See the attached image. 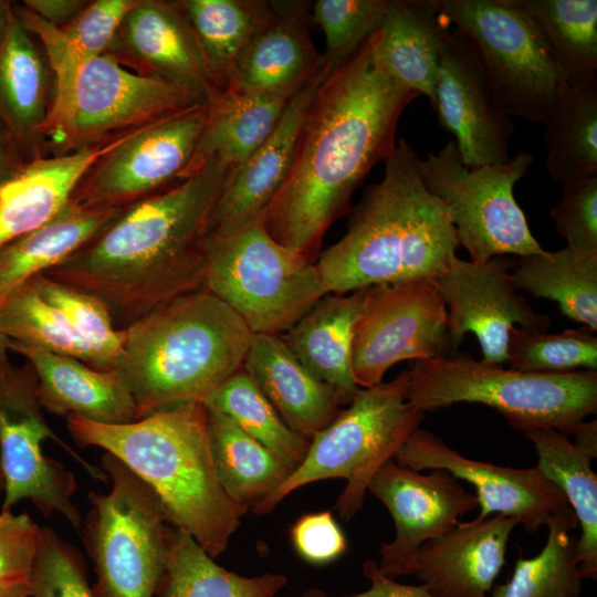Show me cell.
<instances>
[{
    "label": "cell",
    "instance_id": "obj_1",
    "mask_svg": "<svg viewBox=\"0 0 597 597\" xmlns=\"http://www.w3.org/2000/svg\"><path fill=\"white\" fill-rule=\"evenodd\" d=\"M370 38L320 86L293 166L260 217L275 241L315 263L327 229L395 150L400 115L419 96L374 62Z\"/></svg>",
    "mask_w": 597,
    "mask_h": 597
},
{
    "label": "cell",
    "instance_id": "obj_2",
    "mask_svg": "<svg viewBox=\"0 0 597 597\" xmlns=\"http://www.w3.org/2000/svg\"><path fill=\"white\" fill-rule=\"evenodd\" d=\"M230 169L211 158L184 181L123 208L94 239L43 274L98 297L118 329L203 290L209 224Z\"/></svg>",
    "mask_w": 597,
    "mask_h": 597
},
{
    "label": "cell",
    "instance_id": "obj_3",
    "mask_svg": "<svg viewBox=\"0 0 597 597\" xmlns=\"http://www.w3.org/2000/svg\"><path fill=\"white\" fill-rule=\"evenodd\" d=\"M420 165L410 144L398 139L384 178L366 190L345 235L316 260L327 293L432 281L455 255L454 227L425 187Z\"/></svg>",
    "mask_w": 597,
    "mask_h": 597
},
{
    "label": "cell",
    "instance_id": "obj_4",
    "mask_svg": "<svg viewBox=\"0 0 597 597\" xmlns=\"http://www.w3.org/2000/svg\"><path fill=\"white\" fill-rule=\"evenodd\" d=\"M81 447L118 458L159 496L169 523L187 532L212 558L220 556L249 507L234 502L217 476L207 408L185 402L124 425L65 417Z\"/></svg>",
    "mask_w": 597,
    "mask_h": 597
},
{
    "label": "cell",
    "instance_id": "obj_5",
    "mask_svg": "<svg viewBox=\"0 0 597 597\" xmlns=\"http://www.w3.org/2000/svg\"><path fill=\"white\" fill-rule=\"evenodd\" d=\"M123 331L114 371L132 395L137 419L203 400L242 368L252 333L207 290L176 297Z\"/></svg>",
    "mask_w": 597,
    "mask_h": 597
},
{
    "label": "cell",
    "instance_id": "obj_6",
    "mask_svg": "<svg viewBox=\"0 0 597 597\" xmlns=\"http://www.w3.org/2000/svg\"><path fill=\"white\" fill-rule=\"evenodd\" d=\"M407 400L423 412L458 402L482 404L517 431L552 428L569 436L597 412V370L526 373L455 354L416 360Z\"/></svg>",
    "mask_w": 597,
    "mask_h": 597
},
{
    "label": "cell",
    "instance_id": "obj_7",
    "mask_svg": "<svg viewBox=\"0 0 597 597\" xmlns=\"http://www.w3.org/2000/svg\"><path fill=\"white\" fill-rule=\"evenodd\" d=\"M43 153L61 156L107 144L208 102L167 80L143 75L107 53L53 72Z\"/></svg>",
    "mask_w": 597,
    "mask_h": 597
},
{
    "label": "cell",
    "instance_id": "obj_8",
    "mask_svg": "<svg viewBox=\"0 0 597 597\" xmlns=\"http://www.w3.org/2000/svg\"><path fill=\"white\" fill-rule=\"evenodd\" d=\"M409 370L369 388H359L336 418L311 440L304 460L272 493L252 506L256 515L271 512L292 492L326 479H344L346 486L334 510L349 521L363 507L377 470L395 458L426 417L407 400Z\"/></svg>",
    "mask_w": 597,
    "mask_h": 597
},
{
    "label": "cell",
    "instance_id": "obj_9",
    "mask_svg": "<svg viewBox=\"0 0 597 597\" xmlns=\"http://www.w3.org/2000/svg\"><path fill=\"white\" fill-rule=\"evenodd\" d=\"M101 469L111 489L88 493L83 543L93 564L95 597H155L169 555V523L156 492L118 458L105 452Z\"/></svg>",
    "mask_w": 597,
    "mask_h": 597
},
{
    "label": "cell",
    "instance_id": "obj_10",
    "mask_svg": "<svg viewBox=\"0 0 597 597\" xmlns=\"http://www.w3.org/2000/svg\"><path fill=\"white\" fill-rule=\"evenodd\" d=\"M205 290L252 334L285 333L327 293L316 263L280 244L258 219L235 233L208 237Z\"/></svg>",
    "mask_w": 597,
    "mask_h": 597
},
{
    "label": "cell",
    "instance_id": "obj_11",
    "mask_svg": "<svg viewBox=\"0 0 597 597\" xmlns=\"http://www.w3.org/2000/svg\"><path fill=\"white\" fill-rule=\"evenodd\" d=\"M475 55L510 117L544 123L567 85L536 24L515 0H434Z\"/></svg>",
    "mask_w": 597,
    "mask_h": 597
},
{
    "label": "cell",
    "instance_id": "obj_12",
    "mask_svg": "<svg viewBox=\"0 0 597 597\" xmlns=\"http://www.w3.org/2000/svg\"><path fill=\"white\" fill-rule=\"evenodd\" d=\"M533 161L531 154L519 151L505 163L469 168L453 139L421 160L422 182L444 203L458 243L469 252L470 261L544 251L514 197V186Z\"/></svg>",
    "mask_w": 597,
    "mask_h": 597
},
{
    "label": "cell",
    "instance_id": "obj_13",
    "mask_svg": "<svg viewBox=\"0 0 597 597\" xmlns=\"http://www.w3.org/2000/svg\"><path fill=\"white\" fill-rule=\"evenodd\" d=\"M52 439L87 473L105 483L106 473L92 465L48 426L38 396V378L30 363L0 366V469L3 475L1 511H11L30 500L44 515L61 514L80 532L83 519L72 496L77 483L61 462L42 453V442Z\"/></svg>",
    "mask_w": 597,
    "mask_h": 597
},
{
    "label": "cell",
    "instance_id": "obj_14",
    "mask_svg": "<svg viewBox=\"0 0 597 597\" xmlns=\"http://www.w3.org/2000/svg\"><path fill=\"white\" fill-rule=\"evenodd\" d=\"M451 356L447 308L431 281L365 289L352 367L359 388L383 383L397 363Z\"/></svg>",
    "mask_w": 597,
    "mask_h": 597
},
{
    "label": "cell",
    "instance_id": "obj_15",
    "mask_svg": "<svg viewBox=\"0 0 597 597\" xmlns=\"http://www.w3.org/2000/svg\"><path fill=\"white\" fill-rule=\"evenodd\" d=\"M209 114L200 104L145 127L97 159L71 197L123 209L181 182Z\"/></svg>",
    "mask_w": 597,
    "mask_h": 597
},
{
    "label": "cell",
    "instance_id": "obj_16",
    "mask_svg": "<svg viewBox=\"0 0 597 597\" xmlns=\"http://www.w3.org/2000/svg\"><path fill=\"white\" fill-rule=\"evenodd\" d=\"M514 266L504 256L472 262L453 255L431 281L447 308L451 356L458 354L464 335L472 333L481 347V360L502 366L514 324L540 332L549 327V317L534 311L517 292L510 272Z\"/></svg>",
    "mask_w": 597,
    "mask_h": 597
},
{
    "label": "cell",
    "instance_id": "obj_17",
    "mask_svg": "<svg viewBox=\"0 0 597 597\" xmlns=\"http://www.w3.org/2000/svg\"><path fill=\"white\" fill-rule=\"evenodd\" d=\"M394 460L415 471L446 470L475 490L480 514L514 519L528 533L548 525L554 519L574 513L565 494L542 471L516 469L463 457L434 433L416 429Z\"/></svg>",
    "mask_w": 597,
    "mask_h": 597
},
{
    "label": "cell",
    "instance_id": "obj_18",
    "mask_svg": "<svg viewBox=\"0 0 597 597\" xmlns=\"http://www.w3.org/2000/svg\"><path fill=\"white\" fill-rule=\"evenodd\" d=\"M367 491L387 507L395 523V537L380 546L378 563L379 570L394 579L412 575L420 547L451 531L460 516L479 507L475 494L450 472L436 469L421 474L394 459L377 470Z\"/></svg>",
    "mask_w": 597,
    "mask_h": 597
},
{
    "label": "cell",
    "instance_id": "obj_19",
    "mask_svg": "<svg viewBox=\"0 0 597 597\" xmlns=\"http://www.w3.org/2000/svg\"><path fill=\"white\" fill-rule=\"evenodd\" d=\"M439 123L454 137L463 164L474 168L511 158L514 125L464 40L443 34L434 103Z\"/></svg>",
    "mask_w": 597,
    "mask_h": 597
},
{
    "label": "cell",
    "instance_id": "obj_20",
    "mask_svg": "<svg viewBox=\"0 0 597 597\" xmlns=\"http://www.w3.org/2000/svg\"><path fill=\"white\" fill-rule=\"evenodd\" d=\"M105 53L135 73L188 87L208 103L222 94L180 0H137Z\"/></svg>",
    "mask_w": 597,
    "mask_h": 597
},
{
    "label": "cell",
    "instance_id": "obj_21",
    "mask_svg": "<svg viewBox=\"0 0 597 597\" xmlns=\"http://www.w3.org/2000/svg\"><path fill=\"white\" fill-rule=\"evenodd\" d=\"M333 69L326 62L291 98L272 134L230 169L213 209L208 237H226L260 219L295 159L306 114Z\"/></svg>",
    "mask_w": 597,
    "mask_h": 597
},
{
    "label": "cell",
    "instance_id": "obj_22",
    "mask_svg": "<svg viewBox=\"0 0 597 597\" xmlns=\"http://www.w3.org/2000/svg\"><path fill=\"white\" fill-rule=\"evenodd\" d=\"M516 525L504 515L459 521L420 547L412 575L433 597H488L505 564L507 542Z\"/></svg>",
    "mask_w": 597,
    "mask_h": 597
},
{
    "label": "cell",
    "instance_id": "obj_23",
    "mask_svg": "<svg viewBox=\"0 0 597 597\" xmlns=\"http://www.w3.org/2000/svg\"><path fill=\"white\" fill-rule=\"evenodd\" d=\"M53 88L43 48L14 12L0 50V127L25 163L44 156L42 128Z\"/></svg>",
    "mask_w": 597,
    "mask_h": 597
},
{
    "label": "cell",
    "instance_id": "obj_24",
    "mask_svg": "<svg viewBox=\"0 0 597 597\" xmlns=\"http://www.w3.org/2000/svg\"><path fill=\"white\" fill-rule=\"evenodd\" d=\"M8 347L33 367L43 410L61 417L75 415L104 425L137 420L135 401L114 370H98L74 357L11 339Z\"/></svg>",
    "mask_w": 597,
    "mask_h": 597
},
{
    "label": "cell",
    "instance_id": "obj_25",
    "mask_svg": "<svg viewBox=\"0 0 597 597\" xmlns=\"http://www.w3.org/2000/svg\"><path fill=\"white\" fill-rule=\"evenodd\" d=\"M273 7V18L240 53L226 90L296 92L326 63L311 41L303 6Z\"/></svg>",
    "mask_w": 597,
    "mask_h": 597
},
{
    "label": "cell",
    "instance_id": "obj_26",
    "mask_svg": "<svg viewBox=\"0 0 597 597\" xmlns=\"http://www.w3.org/2000/svg\"><path fill=\"white\" fill-rule=\"evenodd\" d=\"M242 368L283 421L308 440L342 410L334 389L315 378L294 357L281 335L253 334Z\"/></svg>",
    "mask_w": 597,
    "mask_h": 597
},
{
    "label": "cell",
    "instance_id": "obj_27",
    "mask_svg": "<svg viewBox=\"0 0 597 597\" xmlns=\"http://www.w3.org/2000/svg\"><path fill=\"white\" fill-rule=\"evenodd\" d=\"M142 129L104 145L28 161L0 190V249L50 220L97 159Z\"/></svg>",
    "mask_w": 597,
    "mask_h": 597
},
{
    "label": "cell",
    "instance_id": "obj_28",
    "mask_svg": "<svg viewBox=\"0 0 597 597\" xmlns=\"http://www.w3.org/2000/svg\"><path fill=\"white\" fill-rule=\"evenodd\" d=\"M449 25L434 0H389L384 22L370 38L373 60L398 85L426 96L432 106Z\"/></svg>",
    "mask_w": 597,
    "mask_h": 597
},
{
    "label": "cell",
    "instance_id": "obj_29",
    "mask_svg": "<svg viewBox=\"0 0 597 597\" xmlns=\"http://www.w3.org/2000/svg\"><path fill=\"white\" fill-rule=\"evenodd\" d=\"M365 289L347 294H326L284 334L294 357L347 406L359 389L352 367L356 322Z\"/></svg>",
    "mask_w": 597,
    "mask_h": 597
},
{
    "label": "cell",
    "instance_id": "obj_30",
    "mask_svg": "<svg viewBox=\"0 0 597 597\" xmlns=\"http://www.w3.org/2000/svg\"><path fill=\"white\" fill-rule=\"evenodd\" d=\"M122 209L70 198L35 230L0 249V304L18 287L56 266L103 231Z\"/></svg>",
    "mask_w": 597,
    "mask_h": 597
},
{
    "label": "cell",
    "instance_id": "obj_31",
    "mask_svg": "<svg viewBox=\"0 0 597 597\" xmlns=\"http://www.w3.org/2000/svg\"><path fill=\"white\" fill-rule=\"evenodd\" d=\"M296 92L224 90L210 103L208 122L181 180L211 158L231 168L243 163L272 134Z\"/></svg>",
    "mask_w": 597,
    "mask_h": 597
},
{
    "label": "cell",
    "instance_id": "obj_32",
    "mask_svg": "<svg viewBox=\"0 0 597 597\" xmlns=\"http://www.w3.org/2000/svg\"><path fill=\"white\" fill-rule=\"evenodd\" d=\"M537 453V468L565 494L582 534L577 540V563L583 578L597 577V475L591 460L597 454L572 442L552 428L524 432Z\"/></svg>",
    "mask_w": 597,
    "mask_h": 597
},
{
    "label": "cell",
    "instance_id": "obj_33",
    "mask_svg": "<svg viewBox=\"0 0 597 597\" xmlns=\"http://www.w3.org/2000/svg\"><path fill=\"white\" fill-rule=\"evenodd\" d=\"M543 124L545 169L554 182L597 177V78L566 85Z\"/></svg>",
    "mask_w": 597,
    "mask_h": 597
},
{
    "label": "cell",
    "instance_id": "obj_34",
    "mask_svg": "<svg viewBox=\"0 0 597 597\" xmlns=\"http://www.w3.org/2000/svg\"><path fill=\"white\" fill-rule=\"evenodd\" d=\"M207 432L220 484L239 504L255 505L293 471L224 413L207 409Z\"/></svg>",
    "mask_w": 597,
    "mask_h": 597
},
{
    "label": "cell",
    "instance_id": "obj_35",
    "mask_svg": "<svg viewBox=\"0 0 597 597\" xmlns=\"http://www.w3.org/2000/svg\"><path fill=\"white\" fill-rule=\"evenodd\" d=\"M517 290L556 302L561 313L597 331V254L568 247L521 256L513 268Z\"/></svg>",
    "mask_w": 597,
    "mask_h": 597
},
{
    "label": "cell",
    "instance_id": "obj_36",
    "mask_svg": "<svg viewBox=\"0 0 597 597\" xmlns=\"http://www.w3.org/2000/svg\"><path fill=\"white\" fill-rule=\"evenodd\" d=\"M286 584L283 574L248 577L226 569L171 525L167 568L155 597H276Z\"/></svg>",
    "mask_w": 597,
    "mask_h": 597
},
{
    "label": "cell",
    "instance_id": "obj_37",
    "mask_svg": "<svg viewBox=\"0 0 597 597\" xmlns=\"http://www.w3.org/2000/svg\"><path fill=\"white\" fill-rule=\"evenodd\" d=\"M532 18L567 85L597 78L596 0H515Z\"/></svg>",
    "mask_w": 597,
    "mask_h": 597
},
{
    "label": "cell",
    "instance_id": "obj_38",
    "mask_svg": "<svg viewBox=\"0 0 597 597\" xmlns=\"http://www.w3.org/2000/svg\"><path fill=\"white\" fill-rule=\"evenodd\" d=\"M197 34L208 67L223 92L237 60L274 15L273 4L258 0H180Z\"/></svg>",
    "mask_w": 597,
    "mask_h": 597
},
{
    "label": "cell",
    "instance_id": "obj_39",
    "mask_svg": "<svg viewBox=\"0 0 597 597\" xmlns=\"http://www.w3.org/2000/svg\"><path fill=\"white\" fill-rule=\"evenodd\" d=\"M137 0L88 1L69 24L54 28L14 2V12L38 39L53 72L104 54L125 14Z\"/></svg>",
    "mask_w": 597,
    "mask_h": 597
},
{
    "label": "cell",
    "instance_id": "obj_40",
    "mask_svg": "<svg viewBox=\"0 0 597 597\" xmlns=\"http://www.w3.org/2000/svg\"><path fill=\"white\" fill-rule=\"evenodd\" d=\"M202 404L207 409L227 415L293 470L304 460L310 440L293 431L283 421L243 368L218 386Z\"/></svg>",
    "mask_w": 597,
    "mask_h": 597
},
{
    "label": "cell",
    "instance_id": "obj_41",
    "mask_svg": "<svg viewBox=\"0 0 597 597\" xmlns=\"http://www.w3.org/2000/svg\"><path fill=\"white\" fill-rule=\"evenodd\" d=\"M575 513L554 519L542 552L519 557L510 580L495 585L491 597H578L582 580L577 563V540L569 531L577 526Z\"/></svg>",
    "mask_w": 597,
    "mask_h": 597
},
{
    "label": "cell",
    "instance_id": "obj_42",
    "mask_svg": "<svg viewBox=\"0 0 597 597\" xmlns=\"http://www.w3.org/2000/svg\"><path fill=\"white\" fill-rule=\"evenodd\" d=\"M0 333L11 341L74 357L94 368L86 344L63 315L39 295L31 281L0 304Z\"/></svg>",
    "mask_w": 597,
    "mask_h": 597
},
{
    "label": "cell",
    "instance_id": "obj_43",
    "mask_svg": "<svg viewBox=\"0 0 597 597\" xmlns=\"http://www.w3.org/2000/svg\"><path fill=\"white\" fill-rule=\"evenodd\" d=\"M30 281L39 295L63 315L86 344L93 355L94 368L114 370L122 355L123 331L115 326L106 304L91 293L43 273Z\"/></svg>",
    "mask_w": 597,
    "mask_h": 597
},
{
    "label": "cell",
    "instance_id": "obj_44",
    "mask_svg": "<svg viewBox=\"0 0 597 597\" xmlns=\"http://www.w3.org/2000/svg\"><path fill=\"white\" fill-rule=\"evenodd\" d=\"M506 354V363L520 371L597 370V337L586 328L549 334L513 326L509 332Z\"/></svg>",
    "mask_w": 597,
    "mask_h": 597
},
{
    "label": "cell",
    "instance_id": "obj_45",
    "mask_svg": "<svg viewBox=\"0 0 597 597\" xmlns=\"http://www.w3.org/2000/svg\"><path fill=\"white\" fill-rule=\"evenodd\" d=\"M389 0H318L312 20L326 41V62L332 69L347 61L385 19Z\"/></svg>",
    "mask_w": 597,
    "mask_h": 597
},
{
    "label": "cell",
    "instance_id": "obj_46",
    "mask_svg": "<svg viewBox=\"0 0 597 597\" xmlns=\"http://www.w3.org/2000/svg\"><path fill=\"white\" fill-rule=\"evenodd\" d=\"M29 597H95L81 553L51 527H41Z\"/></svg>",
    "mask_w": 597,
    "mask_h": 597
},
{
    "label": "cell",
    "instance_id": "obj_47",
    "mask_svg": "<svg viewBox=\"0 0 597 597\" xmlns=\"http://www.w3.org/2000/svg\"><path fill=\"white\" fill-rule=\"evenodd\" d=\"M549 214L566 247L597 254V177L562 186Z\"/></svg>",
    "mask_w": 597,
    "mask_h": 597
},
{
    "label": "cell",
    "instance_id": "obj_48",
    "mask_svg": "<svg viewBox=\"0 0 597 597\" xmlns=\"http://www.w3.org/2000/svg\"><path fill=\"white\" fill-rule=\"evenodd\" d=\"M40 531L27 513L0 512V580L30 579Z\"/></svg>",
    "mask_w": 597,
    "mask_h": 597
},
{
    "label": "cell",
    "instance_id": "obj_49",
    "mask_svg": "<svg viewBox=\"0 0 597 597\" xmlns=\"http://www.w3.org/2000/svg\"><path fill=\"white\" fill-rule=\"evenodd\" d=\"M290 538L296 554L312 565L329 564L347 549L346 536L329 511L302 515L291 526Z\"/></svg>",
    "mask_w": 597,
    "mask_h": 597
},
{
    "label": "cell",
    "instance_id": "obj_50",
    "mask_svg": "<svg viewBox=\"0 0 597 597\" xmlns=\"http://www.w3.org/2000/svg\"><path fill=\"white\" fill-rule=\"evenodd\" d=\"M363 575L369 580V588L345 597H433L423 585H406L384 575L375 561L363 564ZM301 597H332L318 588L305 590Z\"/></svg>",
    "mask_w": 597,
    "mask_h": 597
},
{
    "label": "cell",
    "instance_id": "obj_51",
    "mask_svg": "<svg viewBox=\"0 0 597 597\" xmlns=\"http://www.w3.org/2000/svg\"><path fill=\"white\" fill-rule=\"evenodd\" d=\"M27 9L54 28H62L86 7V0H23Z\"/></svg>",
    "mask_w": 597,
    "mask_h": 597
},
{
    "label": "cell",
    "instance_id": "obj_52",
    "mask_svg": "<svg viewBox=\"0 0 597 597\" xmlns=\"http://www.w3.org/2000/svg\"><path fill=\"white\" fill-rule=\"evenodd\" d=\"M25 164L11 138L0 127V190L21 172Z\"/></svg>",
    "mask_w": 597,
    "mask_h": 597
},
{
    "label": "cell",
    "instance_id": "obj_53",
    "mask_svg": "<svg viewBox=\"0 0 597 597\" xmlns=\"http://www.w3.org/2000/svg\"><path fill=\"white\" fill-rule=\"evenodd\" d=\"M576 444L597 454V421L580 422L573 431Z\"/></svg>",
    "mask_w": 597,
    "mask_h": 597
},
{
    "label": "cell",
    "instance_id": "obj_54",
    "mask_svg": "<svg viewBox=\"0 0 597 597\" xmlns=\"http://www.w3.org/2000/svg\"><path fill=\"white\" fill-rule=\"evenodd\" d=\"M30 579L0 580V597H29Z\"/></svg>",
    "mask_w": 597,
    "mask_h": 597
},
{
    "label": "cell",
    "instance_id": "obj_55",
    "mask_svg": "<svg viewBox=\"0 0 597 597\" xmlns=\"http://www.w3.org/2000/svg\"><path fill=\"white\" fill-rule=\"evenodd\" d=\"M13 14L14 2L9 0H0V50L6 40Z\"/></svg>",
    "mask_w": 597,
    "mask_h": 597
},
{
    "label": "cell",
    "instance_id": "obj_56",
    "mask_svg": "<svg viewBox=\"0 0 597 597\" xmlns=\"http://www.w3.org/2000/svg\"><path fill=\"white\" fill-rule=\"evenodd\" d=\"M9 338L0 333V366L9 363L8 353H9Z\"/></svg>",
    "mask_w": 597,
    "mask_h": 597
},
{
    "label": "cell",
    "instance_id": "obj_57",
    "mask_svg": "<svg viewBox=\"0 0 597 597\" xmlns=\"http://www.w3.org/2000/svg\"><path fill=\"white\" fill-rule=\"evenodd\" d=\"M3 489H4L3 475H2V471L0 469V493L3 492Z\"/></svg>",
    "mask_w": 597,
    "mask_h": 597
}]
</instances>
